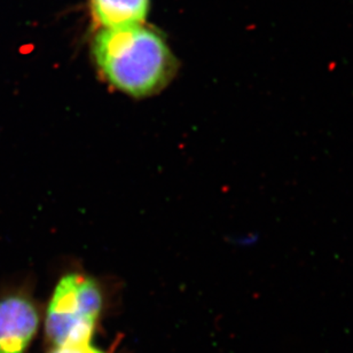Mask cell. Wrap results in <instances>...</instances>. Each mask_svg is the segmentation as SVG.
Returning <instances> with one entry per match:
<instances>
[{"mask_svg": "<svg viewBox=\"0 0 353 353\" xmlns=\"http://www.w3.org/2000/svg\"><path fill=\"white\" fill-rule=\"evenodd\" d=\"M92 58L108 85L133 99L159 94L178 69L163 38L143 24L102 28L93 38Z\"/></svg>", "mask_w": 353, "mask_h": 353, "instance_id": "1", "label": "cell"}, {"mask_svg": "<svg viewBox=\"0 0 353 353\" xmlns=\"http://www.w3.org/2000/svg\"><path fill=\"white\" fill-rule=\"evenodd\" d=\"M103 309L101 285L91 275L67 272L59 279L45 313V334L53 347L91 342Z\"/></svg>", "mask_w": 353, "mask_h": 353, "instance_id": "2", "label": "cell"}, {"mask_svg": "<svg viewBox=\"0 0 353 353\" xmlns=\"http://www.w3.org/2000/svg\"><path fill=\"white\" fill-rule=\"evenodd\" d=\"M41 314L28 292L0 296V353H26L37 335Z\"/></svg>", "mask_w": 353, "mask_h": 353, "instance_id": "3", "label": "cell"}, {"mask_svg": "<svg viewBox=\"0 0 353 353\" xmlns=\"http://www.w3.org/2000/svg\"><path fill=\"white\" fill-rule=\"evenodd\" d=\"M94 20L102 28L141 24L146 19L150 0H91Z\"/></svg>", "mask_w": 353, "mask_h": 353, "instance_id": "4", "label": "cell"}, {"mask_svg": "<svg viewBox=\"0 0 353 353\" xmlns=\"http://www.w3.org/2000/svg\"><path fill=\"white\" fill-rule=\"evenodd\" d=\"M48 353H108L92 345L91 342L88 343L67 344L60 347H53Z\"/></svg>", "mask_w": 353, "mask_h": 353, "instance_id": "5", "label": "cell"}]
</instances>
